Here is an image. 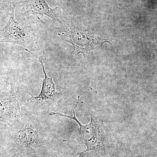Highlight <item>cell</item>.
Listing matches in <instances>:
<instances>
[{"instance_id": "cell-3", "label": "cell", "mask_w": 157, "mask_h": 157, "mask_svg": "<svg viewBox=\"0 0 157 157\" xmlns=\"http://www.w3.org/2000/svg\"><path fill=\"white\" fill-rule=\"evenodd\" d=\"M14 9L10 14L8 22L0 29V43H11L21 45L32 54L42 49L39 31L27 24L17 22L14 17Z\"/></svg>"}, {"instance_id": "cell-4", "label": "cell", "mask_w": 157, "mask_h": 157, "mask_svg": "<svg viewBox=\"0 0 157 157\" xmlns=\"http://www.w3.org/2000/svg\"><path fill=\"white\" fill-rule=\"evenodd\" d=\"M77 97V101L75 107L73 109V117L64 115L58 112H52L48 114V115L53 116L58 115L63 117L70 118L76 122L78 126V140L82 144H84L86 146V149L84 151L78 153L74 157L78 155H81L86 152L90 151L104 152L107 150V141L106 134L104 130L100 126L99 124L95 120L94 117L91 116V121L90 123L83 125L81 123L76 117L75 113V109L79 102L80 96Z\"/></svg>"}, {"instance_id": "cell-2", "label": "cell", "mask_w": 157, "mask_h": 157, "mask_svg": "<svg viewBox=\"0 0 157 157\" xmlns=\"http://www.w3.org/2000/svg\"><path fill=\"white\" fill-rule=\"evenodd\" d=\"M31 94L24 85L0 88V122L11 129L18 128L27 110L26 103Z\"/></svg>"}, {"instance_id": "cell-1", "label": "cell", "mask_w": 157, "mask_h": 157, "mask_svg": "<svg viewBox=\"0 0 157 157\" xmlns=\"http://www.w3.org/2000/svg\"><path fill=\"white\" fill-rule=\"evenodd\" d=\"M42 119L27 110L18 131L6 127L2 137L8 143L10 152L22 157L33 154L41 157L50 155L53 148V138L46 132Z\"/></svg>"}, {"instance_id": "cell-7", "label": "cell", "mask_w": 157, "mask_h": 157, "mask_svg": "<svg viewBox=\"0 0 157 157\" xmlns=\"http://www.w3.org/2000/svg\"><path fill=\"white\" fill-rule=\"evenodd\" d=\"M17 3V0H0V13L5 12L10 14Z\"/></svg>"}, {"instance_id": "cell-5", "label": "cell", "mask_w": 157, "mask_h": 157, "mask_svg": "<svg viewBox=\"0 0 157 157\" xmlns=\"http://www.w3.org/2000/svg\"><path fill=\"white\" fill-rule=\"evenodd\" d=\"M42 65L45 77L42 80V89L39 95L31 96L26 103L25 108L35 115L41 117L42 115H48L49 112L55 106L62 95V91H56L55 84L52 77L47 76L43 63V57L39 59Z\"/></svg>"}, {"instance_id": "cell-9", "label": "cell", "mask_w": 157, "mask_h": 157, "mask_svg": "<svg viewBox=\"0 0 157 157\" xmlns=\"http://www.w3.org/2000/svg\"><path fill=\"white\" fill-rule=\"evenodd\" d=\"M6 157H22L19 156L17 155H16L15 154H14L12 153H10L9 155L8 156H7Z\"/></svg>"}, {"instance_id": "cell-6", "label": "cell", "mask_w": 157, "mask_h": 157, "mask_svg": "<svg viewBox=\"0 0 157 157\" xmlns=\"http://www.w3.org/2000/svg\"><path fill=\"white\" fill-rule=\"evenodd\" d=\"M21 4V12L25 16L35 15L41 21L39 16H46L50 17L54 22L62 24L61 17L57 11V8L52 9L48 6L45 0H25L19 2Z\"/></svg>"}, {"instance_id": "cell-8", "label": "cell", "mask_w": 157, "mask_h": 157, "mask_svg": "<svg viewBox=\"0 0 157 157\" xmlns=\"http://www.w3.org/2000/svg\"><path fill=\"white\" fill-rule=\"evenodd\" d=\"M6 125V124L0 122V135H1V133L2 132L3 129L4 128H5Z\"/></svg>"}]
</instances>
